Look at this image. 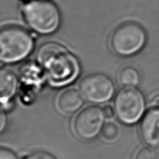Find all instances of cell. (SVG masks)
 <instances>
[{
  "label": "cell",
  "instance_id": "obj_16",
  "mask_svg": "<svg viewBox=\"0 0 159 159\" xmlns=\"http://www.w3.org/2000/svg\"><path fill=\"white\" fill-rule=\"evenodd\" d=\"M0 159H19L16 153L7 147H0Z\"/></svg>",
  "mask_w": 159,
  "mask_h": 159
},
{
  "label": "cell",
  "instance_id": "obj_9",
  "mask_svg": "<svg viewBox=\"0 0 159 159\" xmlns=\"http://www.w3.org/2000/svg\"><path fill=\"white\" fill-rule=\"evenodd\" d=\"M142 140L149 147L159 151V107L152 108L144 115L139 126Z\"/></svg>",
  "mask_w": 159,
  "mask_h": 159
},
{
  "label": "cell",
  "instance_id": "obj_15",
  "mask_svg": "<svg viewBox=\"0 0 159 159\" xmlns=\"http://www.w3.org/2000/svg\"><path fill=\"white\" fill-rule=\"evenodd\" d=\"M23 159H57L51 153L43 152V151H37L29 153L25 156Z\"/></svg>",
  "mask_w": 159,
  "mask_h": 159
},
{
  "label": "cell",
  "instance_id": "obj_5",
  "mask_svg": "<svg viewBox=\"0 0 159 159\" xmlns=\"http://www.w3.org/2000/svg\"><path fill=\"white\" fill-rule=\"evenodd\" d=\"M115 115L124 124H135L145 111V99L142 93L135 87H125L118 92L114 100Z\"/></svg>",
  "mask_w": 159,
  "mask_h": 159
},
{
  "label": "cell",
  "instance_id": "obj_18",
  "mask_svg": "<svg viewBox=\"0 0 159 159\" xmlns=\"http://www.w3.org/2000/svg\"><path fill=\"white\" fill-rule=\"evenodd\" d=\"M102 109L106 118H107V119H110V118H112L114 116L115 110H114V107H112L111 105H107L104 107Z\"/></svg>",
  "mask_w": 159,
  "mask_h": 159
},
{
  "label": "cell",
  "instance_id": "obj_4",
  "mask_svg": "<svg viewBox=\"0 0 159 159\" xmlns=\"http://www.w3.org/2000/svg\"><path fill=\"white\" fill-rule=\"evenodd\" d=\"M147 42L148 34L144 27L136 20H128L112 32L109 47L118 56L131 57L143 50Z\"/></svg>",
  "mask_w": 159,
  "mask_h": 159
},
{
  "label": "cell",
  "instance_id": "obj_19",
  "mask_svg": "<svg viewBox=\"0 0 159 159\" xmlns=\"http://www.w3.org/2000/svg\"><path fill=\"white\" fill-rule=\"evenodd\" d=\"M21 2H27V1H30V0H20Z\"/></svg>",
  "mask_w": 159,
  "mask_h": 159
},
{
  "label": "cell",
  "instance_id": "obj_1",
  "mask_svg": "<svg viewBox=\"0 0 159 159\" xmlns=\"http://www.w3.org/2000/svg\"><path fill=\"white\" fill-rule=\"evenodd\" d=\"M36 62L46 80L53 87H62L75 81L81 72L79 60L66 46L55 41L42 43L37 49Z\"/></svg>",
  "mask_w": 159,
  "mask_h": 159
},
{
  "label": "cell",
  "instance_id": "obj_8",
  "mask_svg": "<svg viewBox=\"0 0 159 159\" xmlns=\"http://www.w3.org/2000/svg\"><path fill=\"white\" fill-rule=\"evenodd\" d=\"M23 98L27 103L36 96L43 86L46 76L39 65L37 62H27L22 66L20 76Z\"/></svg>",
  "mask_w": 159,
  "mask_h": 159
},
{
  "label": "cell",
  "instance_id": "obj_11",
  "mask_svg": "<svg viewBox=\"0 0 159 159\" xmlns=\"http://www.w3.org/2000/svg\"><path fill=\"white\" fill-rule=\"evenodd\" d=\"M84 104V98L80 91L75 89L63 90L57 97L56 105L60 111L65 114L77 112Z\"/></svg>",
  "mask_w": 159,
  "mask_h": 159
},
{
  "label": "cell",
  "instance_id": "obj_17",
  "mask_svg": "<svg viewBox=\"0 0 159 159\" xmlns=\"http://www.w3.org/2000/svg\"><path fill=\"white\" fill-rule=\"evenodd\" d=\"M8 120L6 114L4 113L3 109L0 108V134H2L7 128Z\"/></svg>",
  "mask_w": 159,
  "mask_h": 159
},
{
  "label": "cell",
  "instance_id": "obj_6",
  "mask_svg": "<svg viewBox=\"0 0 159 159\" xmlns=\"http://www.w3.org/2000/svg\"><path fill=\"white\" fill-rule=\"evenodd\" d=\"M79 89L84 99L93 104L109 102L116 90L112 79L102 73L84 76L79 84Z\"/></svg>",
  "mask_w": 159,
  "mask_h": 159
},
{
  "label": "cell",
  "instance_id": "obj_2",
  "mask_svg": "<svg viewBox=\"0 0 159 159\" xmlns=\"http://www.w3.org/2000/svg\"><path fill=\"white\" fill-rule=\"evenodd\" d=\"M21 13L27 28L39 36L55 34L62 25V12L54 0L23 2Z\"/></svg>",
  "mask_w": 159,
  "mask_h": 159
},
{
  "label": "cell",
  "instance_id": "obj_13",
  "mask_svg": "<svg viewBox=\"0 0 159 159\" xmlns=\"http://www.w3.org/2000/svg\"><path fill=\"white\" fill-rule=\"evenodd\" d=\"M120 129L116 123L114 122H107L105 123L101 132V135L104 140L107 142H113L119 138Z\"/></svg>",
  "mask_w": 159,
  "mask_h": 159
},
{
  "label": "cell",
  "instance_id": "obj_7",
  "mask_svg": "<svg viewBox=\"0 0 159 159\" xmlns=\"http://www.w3.org/2000/svg\"><path fill=\"white\" fill-rule=\"evenodd\" d=\"M105 119L103 109L98 106L87 107L75 118L72 123L74 133L83 140L94 139L102 132Z\"/></svg>",
  "mask_w": 159,
  "mask_h": 159
},
{
  "label": "cell",
  "instance_id": "obj_12",
  "mask_svg": "<svg viewBox=\"0 0 159 159\" xmlns=\"http://www.w3.org/2000/svg\"><path fill=\"white\" fill-rule=\"evenodd\" d=\"M119 81L125 87H135L139 84L140 75L138 70L133 67H126L120 71Z\"/></svg>",
  "mask_w": 159,
  "mask_h": 159
},
{
  "label": "cell",
  "instance_id": "obj_3",
  "mask_svg": "<svg viewBox=\"0 0 159 159\" xmlns=\"http://www.w3.org/2000/svg\"><path fill=\"white\" fill-rule=\"evenodd\" d=\"M35 35L21 25L0 27V63L15 64L28 57L35 48Z\"/></svg>",
  "mask_w": 159,
  "mask_h": 159
},
{
  "label": "cell",
  "instance_id": "obj_14",
  "mask_svg": "<svg viewBox=\"0 0 159 159\" xmlns=\"http://www.w3.org/2000/svg\"><path fill=\"white\" fill-rule=\"evenodd\" d=\"M134 159H159V152L152 147L142 148L136 153Z\"/></svg>",
  "mask_w": 159,
  "mask_h": 159
},
{
  "label": "cell",
  "instance_id": "obj_10",
  "mask_svg": "<svg viewBox=\"0 0 159 159\" xmlns=\"http://www.w3.org/2000/svg\"><path fill=\"white\" fill-rule=\"evenodd\" d=\"M18 88L19 80L14 72L0 67V106L2 108H11Z\"/></svg>",
  "mask_w": 159,
  "mask_h": 159
}]
</instances>
